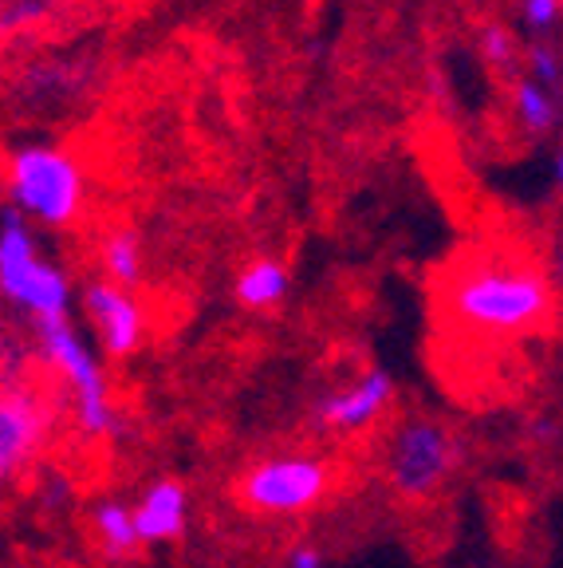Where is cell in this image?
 <instances>
[{
	"label": "cell",
	"mask_w": 563,
	"mask_h": 568,
	"mask_svg": "<svg viewBox=\"0 0 563 568\" xmlns=\"http://www.w3.org/2000/svg\"><path fill=\"white\" fill-rule=\"evenodd\" d=\"M552 281L520 248L481 245L461 253L441 281V320L465 339L509 344L552 320Z\"/></svg>",
	"instance_id": "cell-1"
},
{
	"label": "cell",
	"mask_w": 563,
	"mask_h": 568,
	"mask_svg": "<svg viewBox=\"0 0 563 568\" xmlns=\"http://www.w3.org/2000/svg\"><path fill=\"white\" fill-rule=\"evenodd\" d=\"M32 339L40 364L68 390V415L83 443H111L123 430V418H119L111 379H106L103 359L91 347V339L71 324V316L35 320Z\"/></svg>",
	"instance_id": "cell-2"
},
{
	"label": "cell",
	"mask_w": 563,
	"mask_h": 568,
	"mask_svg": "<svg viewBox=\"0 0 563 568\" xmlns=\"http://www.w3.org/2000/svg\"><path fill=\"white\" fill-rule=\"evenodd\" d=\"M4 190L12 210L32 225L68 230L80 222L88 202V174L60 142H20L4 162Z\"/></svg>",
	"instance_id": "cell-3"
},
{
	"label": "cell",
	"mask_w": 563,
	"mask_h": 568,
	"mask_svg": "<svg viewBox=\"0 0 563 568\" xmlns=\"http://www.w3.org/2000/svg\"><path fill=\"white\" fill-rule=\"evenodd\" d=\"M339 462L319 450H280L248 462L233 497L253 517H299L311 514L339 486Z\"/></svg>",
	"instance_id": "cell-4"
},
{
	"label": "cell",
	"mask_w": 563,
	"mask_h": 568,
	"mask_svg": "<svg viewBox=\"0 0 563 568\" xmlns=\"http://www.w3.org/2000/svg\"><path fill=\"white\" fill-rule=\"evenodd\" d=\"M461 466V443L453 426L433 415H406L387 430L382 443V478L398 501L422 506L453 481Z\"/></svg>",
	"instance_id": "cell-5"
},
{
	"label": "cell",
	"mask_w": 563,
	"mask_h": 568,
	"mask_svg": "<svg viewBox=\"0 0 563 568\" xmlns=\"http://www.w3.org/2000/svg\"><path fill=\"white\" fill-rule=\"evenodd\" d=\"M0 296L35 320L71 316V276L40 253V241L24 213L0 210Z\"/></svg>",
	"instance_id": "cell-6"
},
{
	"label": "cell",
	"mask_w": 563,
	"mask_h": 568,
	"mask_svg": "<svg viewBox=\"0 0 563 568\" xmlns=\"http://www.w3.org/2000/svg\"><path fill=\"white\" fill-rule=\"evenodd\" d=\"M60 430V403L44 383L17 379L0 387V494L44 462Z\"/></svg>",
	"instance_id": "cell-7"
},
{
	"label": "cell",
	"mask_w": 563,
	"mask_h": 568,
	"mask_svg": "<svg viewBox=\"0 0 563 568\" xmlns=\"http://www.w3.org/2000/svg\"><path fill=\"white\" fill-rule=\"evenodd\" d=\"M83 316L95 332V347L111 359H131L150 339V312L134 288H119L111 281L83 284Z\"/></svg>",
	"instance_id": "cell-8"
},
{
	"label": "cell",
	"mask_w": 563,
	"mask_h": 568,
	"mask_svg": "<svg viewBox=\"0 0 563 568\" xmlns=\"http://www.w3.org/2000/svg\"><path fill=\"white\" fill-rule=\"evenodd\" d=\"M395 407V375L382 367H370L359 379L327 390L311 403V423L324 435H367L370 426H379Z\"/></svg>",
	"instance_id": "cell-9"
},
{
	"label": "cell",
	"mask_w": 563,
	"mask_h": 568,
	"mask_svg": "<svg viewBox=\"0 0 563 568\" xmlns=\"http://www.w3.org/2000/svg\"><path fill=\"white\" fill-rule=\"evenodd\" d=\"M134 514V529H139L142 549L150 545H170L177 541L190 525V489H185L182 478L174 474H162L154 478L139 497L131 501Z\"/></svg>",
	"instance_id": "cell-10"
},
{
	"label": "cell",
	"mask_w": 563,
	"mask_h": 568,
	"mask_svg": "<svg viewBox=\"0 0 563 568\" xmlns=\"http://www.w3.org/2000/svg\"><path fill=\"white\" fill-rule=\"evenodd\" d=\"M88 521H91V537H95V549L103 552V560H111V565H131L142 552L131 501H123V497H115V494L95 497Z\"/></svg>",
	"instance_id": "cell-11"
},
{
	"label": "cell",
	"mask_w": 563,
	"mask_h": 568,
	"mask_svg": "<svg viewBox=\"0 0 563 568\" xmlns=\"http://www.w3.org/2000/svg\"><path fill=\"white\" fill-rule=\"evenodd\" d=\"M288 288H291L288 265L276 257H253L237 273V281H233V296H237V304L248 312H268V308H276V304H284Z\"/></svg>",
	"instance_id": "cell-12"
},
{
	"label": "cell",
	"mask_w": 563,
	"mask_h": 568,
	"mask_svg": "<svg viewBox=\"0 0 563 568\" xmlns=\"http://www.w3.org/2000/svg\"><path fill=\"white\" fill-rule=\"evenodd\" d=\"M99 273L103 281L119 284V288H139L146 276V253H142V237L126 225L106 230L99 241Z\"/></svg>",
	"instance_id": "cell-13"
},
{
	"label": "cell",
	"mask_w": 563,
	"mask_h": 568,
	"mask_svg": "<svg viewBox=\"0 0 563 568\" xmlns=\"http://www.w3.org/2000/svg\"><path fill=\"white\" fill-rule=\"evenodd\" d=\"M20 95L28 99V103H40L44 95H80L83 91V71L75 68L71 60L63 63H32V68L24 71V80H20Z\"/></svg>",
	"instance_id": "cell-14"
},
{
	"label": "cell",
	"mask_w": 563,
	"mask_h": 568,
	"mask_svg": "<svg viewBox=\"0 0 563 568\" xmlns=\"http://www.w3.org/2000/svg\"><path fill=\"white\" fill-rule=\"evenodd\" d=\"M512 115L529 134H547L560 119V106H555L552 91H544L536 80H520L512 88Z\"/></svg>",
	"instance_id": "cell-15"
},
{
	"label": "cell",
	"mask_w": 563,
	"mask_h": 568,
	"mask_svg": "<svg viewBox=\"0 0 563 568\" xmlns=\"http://www.w3.org/2000/svg\"><path fill=\"white\" fill-rule=\"evenodd\" d=\"M55 20V0H0V44Z\"/></svg>",
	"instance_id": "cell-16"
},
{
	"label": "cell",
	"mask_w": 563,
	"mask_h": 568,
	"mask_svg": "<svg viewBox=\"0 0 563 568\" xmlns=\"http://www.w3.org/2000/svg\"><path fill=\"white\" fill-rule=\"evenodd\" d=\"M28 364H32V352H28L12 332L0 328V387H9V383H17V379H28Z\"/></svg>",
	"instance_id": "cell-17"
},
{
	"label": "cell",
	"mask_w": 563,
	"mask_h": 568,
	"mask_svg": "<svg viewBox=\"0 0 563 568\" xmlns=\"http://www.w3.org/2000/svg\"><path fill=\"white\" fill-rule=\"evenodd\" d=\"M481 55L493 63V68H509L512 55H516V40H512L509 28H501V24L484 28L481 32Z\"/></svg>",
	"instance_id": "cell-18"
},
{
	"label": "cell",
	"mask_w": 563,
	"mask_h": 568,
	"mask_svg": "<svg viewBox=\"0 0 563 568\" xmlns=\"http://www.w3.org/2000/svg\"><path fill=\"white\" fill-rule=\"evenodd\" d=\"M529 68H532L529 80H536L544 91H555L563 83V63L555 60L552 48H544V44L532 48V52H529Z\"/></svg>",
	"instance_id": "cell-19"
},
{
	"label": "cell",
	"mask_w": 563,
	"mask_h": 568,
	"mask_svg": "<svg viewBox=\"0 0 563 568\" xmlns=\"http://www.w3.org/2000/svg\"><path fill=\"white\" fill-rule=\"evenodd\" d=\"M520 17L532 32H552L563 17V4L560 0H520Z\"/></svg>",
	"instance_id": "cell-20"
},
{
	"label": "cell",
	"mask_w": 563,
	"mask_h": 568,
	"mask_svg": "<svg viewBox=\"0 0 563 568\" xmlns=\"http://www.w3.org/2000/svg\"><path fill=\"white\" fill-rule=\"evenodd\" d=\"M71 478H63L60 470H44L40 474V501H44L48 509H60V506H68L71 501Z\"/></svg>",
	"instance_id": "cell-21"
},
{
	"label": "cell",
	"mask_w": 563,
	"mask_h": 568,
	"mask_svg": "<svg viewBox=\"0 0 563 568\" xmlns=\"http://www.w3.org/2000/svg\"><path fill=\"white\" fill-rule=\"evenodd\" d=\"M327 565V552L319 549L316 541H304V545H291L284 552V568H324Z\"/></svg>",
	"instance_id": "cell-22"
},
{
	"label": "cell",
	"mask_w": 563,
	"mask_h": 568,
	"mask_svg": "<svg viewBox=\"0 0 563 568\" xmlns=\"http://www.w3.org/2000/svg\"><path fill=\"white\" fill-rule=\"evenodd\" d=\"M552 182H555V190H560V194H563V151L552 159Z\"/></svg>",
	"instance_id": "cell-23"
}]
</instances>
